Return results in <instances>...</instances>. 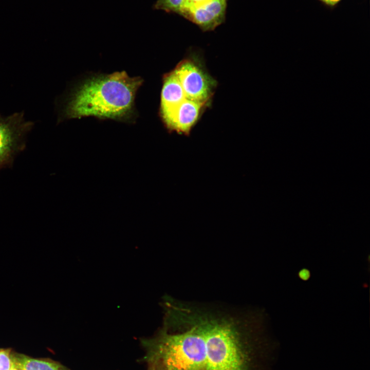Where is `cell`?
Listing matches in <instances>:
<instances>
[{
	"instance_id": "6da1fadb",
	"label": "cell",
	"mask_w": 370,
	"mask_h": 370,
	"mask_svg": "<svg viewBox=\"0 0 370 370\" xmlns=\"http://www.w3.org/2000/svg\"><path fill=\"white\" fill-rule=\"evenodd\" d=\"M163 327L146 341L149 359L166 370H254L256 343L267 318L166 297Z\"/></svg>"
},
{
	"instance_id": "7a4b0ae2",
	"label": "cell",
	"mask_w": 370,
	"mask_h": 370,
	"mask_svg": "<svg viewBox=\"0 0 370 370\" xmlns=\"http://www.w3.org/2000/svg\"><path fill=\"white\" fill-rule=\"evenodd\" d=\"M143 80L124 71L96 74L71 91L63 109L67 119L92 116L101 119L132 122L136 117L135 99Z\"/></svg>"
},
{
	"instance_id": "3957f363",
	"label": "cell",
	"mask_w": 370,
	"mask_h": 370,
	"mask_svg": "<svg viewBox=\"0 0 370 370\" xmlns=\"http://www.w3.org/2000/svg\"><path fill=\"white\" fill-rule=\"evenodd\" d=\"M173 71L187 99L203 103L209 101L216 82L197 62L190 59H184Z\"/></svg>"
},
{
	"instance_id": "277c9868",
	"label": "cell",
	"mask_w": 370,
	"mask_h": 370,
	"mask_svg": "<svg viewBox=\"0 0 370 370\" xmlns=\"http://www.w3.org/2000/svg\"><path fill=\"white\" fill-rule=\"evenodd\" d=\"M33 124L25 121L23 112L7 117L0 115V163L3 167L11 163L16 153L24 149V136Z\"/></svg>"
},
{
	"instance_id": "5b68a950",
	"label": "cell",
	"mask_w": 370,
	"mask_h": 370,
	"mask_svg": "<svg viewBox=\"0 0 370 370\" xmlns=\"http://www.w3.org/2000/svg\"><path fill=\"white\" fill-rule=\"evenodd\" d=\"M206 104L186 98L176 107L160 113V115L169 132L188 136Z\"/></svg>"
},
{
	"instance_id": "8992f818",
	"label": "cell",
	"mask_w": 370,
	"mask_h": 370,
	"mask_svg": "<svg viewBox=\"0 0 370 370\" xmlns=\"http://www.w3.org/2000/svg\"><path fill=\"white\" fill-rule=\"evenodd\" d=\"M226 7L227 0H210L200 5L183 8L179 14L203 31H210L225 21Z\"/></svg>"
},
{
	"instance_id": "52a82bcc",
	"label": "cell",
	"mask_w": 370,
	"mask_h": 370,
	"mask_svg": "<svg viewBox=\"0 0 370 370\" xmlns=\"http://www.w3.org/2000/svg\"><path fill=\"white\" fill-rule=\"evenodd\" d=\"M186 98L180 82L173 70L163 78L160 113L179 105Z\"/></svg>"
},
{
	"instance_id": "ba28073f",
	"label": "cell",
	"mask_w": 370,
	"mask_h": 370,
	"mask_svg": "<svg viewBox=\"0 0 370 370\" xmlns=\"http://www.w3.org/2000/svg\"><path fill=\"white\" fill-rule=\"evenodd\" d=\"M12 366L18 370H69L59 362L34 359L21 354L11 353Z\"/></svg>"
},
{
	"instance_id": "9c48e42d",
	"label": "cell",
	"mask_w": 370,
	"mask_h": 370,
	"mask_svg": "<svg viewBox=\"0 0 370 370\" xmlns=\"http://www.w3.org/2000/svg\"><path fill=\"white\" fill-rule=\"evenodd\" d=\"M186 0H157L154 5V8L179 14Z\"/></svg>"
},
{
	"instance_id": "30bf717a",
	"label": "cell",
	"mask_w": 370,
	"mask_h": 370,
	"mask_svg": "<svg viewBox=\"0 0 370 370\" xmlns=\"http://www.w3.org/2000/svg\"><path fill=\"white\" fill-rule=\"evenodd\" d=\"M11 350L0 349V370H10L12 366L10 358Z\"/></svg>"
},
{
	"instance_id": "8fae6325",
	"label": "cell",
	"mask_w": 370,
	"mask_h": 370,
	"mask_svg": "<svg viewBox=\"0 0 370 370\" xmlns=\"http://www.w3.org/2000/svg\"><path fill=\"white\" fill-rule=\"evenodd\" d=\"M150 366L149 370H166L162 365L157 360L149 359Z\"/></svg>"
},
{
	"instance_id": "7c38bea8",
	"label": "cell",
	"mask_w": 370,
	"mask_h": 370,
	"mask_svg": "<svg viewBox=\"0 0 370 370\" xmlns=\"http://www.w3.org/2000/svg\"><path fill=\"white\" fill-rule=\"evenodd\" d=\"M298 275L301 280L306 281L310 279L311 273L308 269L303 268L298 272Z\"/></svg>"
},
{
	"instance_id": "4fadbf2b",
	"label": "cell",
	"mask_w": 370,
	"mask_h": 370,
	"mask_svg": "<svg viewBox=\"0 0 370 370\" xmlns=\"http://www.w3.org/2000/svg\"><path fill=\"white\" fill-rule=\"evenodd\" d=\"M209 1L210 0H186L182 8L200 5Z\"/></svg>"
},
{
	"instance_id": "5bb4252c",
	"label": "cell",
	"mask_w": 370,
	"mask_h": 370,
	"mask_svg": "<svg viewBox=\"0 0 370 370\" xmlns=\"http://www.w3.org/2000/svg\"><path fill=\"white\" fill-rule=\"evenodd\" d=\"M340 0H326L325 4L329 5H335L338 3Z\"/></svg>"
},
{
	"instance_id": "9a60e30c",
	"label": "cell",
	"mask_w": 370,
	"mask_h": 370,
	"mask_svg": "<svg viewBox=\"0 0 370 370\" xmlns=\"http://www.w3.org/2000/svg\"><path fill=\"white\" fill-rule=\"evenodd\" d=\"M10 370H18V369H16V368H15L14 367H13V366H12V367Z\"/></svg>"
},
{
	"instance_id": "2e32d148",
	"label": "cell",
	"mask_w": 370,
	"mask_h": 370,
	"mask_svg": "<svg viewBox=\"0 0 370 370\" xmlns=\"http://www.w3.org/2000/svg\"><path fill=\"white\" fill-rule=\"evenodd\" d=\"M321 1H322V2H323L325 3V2H326V0H321Z\"/></svg>"
},
{
	"instance_id": "e0dca14e",
	"label": "cell",
	"mask_w": 370,
	"mask_h": 370,
	"mask_svg": "<svg viewBox=\"0 0 370 370\" xmlns=\"http://www.w3.org/2000/svg\"><path fill=\"white\" fill-rule=\"evenodd\" d=\"M2 168H3V166H2V164L0 163V169H1Z\"/></svg>"
}]
</instances>
